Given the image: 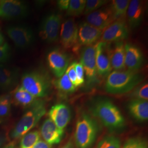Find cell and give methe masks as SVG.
Returning a JSON list of instances; mask_svg holds the SVG:
<instances>
[{
	"label": "cell",
	"mask_w": 148,
	"mask_h": 148,
	"mask_svg": "<svg viewBox=\"0 0 148 148\" xmlns=\"http://www.w3.org/2000/svg\"><path fill=\"white\" fill-rule=\"evenodd\" d=\"M90 111L108 128L119 130L125 126V119L119 109L107 99H99L90 107Z\"/></svg>",
	"instance_id": "6da1fadb"
},
{
	"label": "cell",
	"mask_w": 148,
	"mask_h": 148,
	"mask_svg": "<svg viewBox=\"0 0 148 148\" xmlns=\"http://www.w3.org/2000/svg\"><path fill=\"white\" fill-rule=\"evenodd\" d=\"M142 80V76L136 71L115 70L109 74L105 83V90L111 94H124L132 90Z\"/></svg>",
	"instance_id": "7a4b0ae2"
},
{
	"label": "cell",
	"mask_w": 148,
	"mask_h": 148,
	"mask_svg": "<svg viewBox=\"0 0 148 148\" xmlns=\"http://www.w3.org/2000/svg\"><path fill=\"white\" fill-rule=\"evenodd\" d=\"M99 130L98 124L95 119L86 112L82 113L76 122L74 134L77 148H90L95 142Z\"/></svg>",
	"instance_id": "3957f363"
},
{
	"label": "cell",
	"mask_w": 148,
	"mask_h": 148,
	"mask_svg": "<svg viewBox=\"0 0 148 148\" xmlns=\"http://www.w3.org/2000/svg\"><path fill=\"white\" fill-rule=\"evenodd\" d=\"M46 112L44 102L37 100L23 115L12 129L10 136L12 139H17L30 132L35 127Z\"/></svg>",
	"instance_id": "277c9868"
},
{
	"label": "cell",
	"mask_w": 148,
	"mask_h": 148,
	"mask_svg": "<svg viewBox=\"0 0 148 148\" xmlns=\"http://www.w3.org/2000/svg\"><path fill=\"white\" fill-rule=\"evenodd\" d=\"M21 86L37 98L48 95L51 84L48 77L45 74L38 71H32L23 75Z\"/></svg>",
	"instance_id": "5b68a950"
},
{
	"label": "cell",
	"mask_w": 148,
	"mask_h": 148,
	"mask_svg": "<svg viewBox=\"0 0 148 148\" xmlns=\"http://www.w3.org/2000/svg\"><path fill=\"white\" fill-rule=\"evenodd\" d=\"M62 17L57 13H52L45 18L41 23L39 35L48 43L57 42L59 38Z\"/></svg>",
	"instance_id": "8992f818"
},
{
	"label": "cell",
	"mask_w": 148,
	"mask_h": 148,
	"mask_svg": "<svg viewBox=\"0 0 148 148\" xmlns=\"http://www.w3.org/2000/svg\"><path fill=\"white\" fill-rule=\"evenodd\" d=\"M29 13L27 3L16 0L0 2V17L5 20H13L26 17Z\"/></svg>",
	"instance_id": "52a82bcc"
},
{
	"label": "cell",
	"mask_w": 148,
	"mask_h": 148,
	"mask_svg": "<svg viewBox=\"0 0 148 148\" xmlns=\"http://www.w3.org/2000/svg\"><path fill=\"white\" fill-rule=\"evenodd\" d=\"M128 35V28L125 20H116L102 31L100 42L106 43L122 42Z\"/></svg>",
	"instance_id": "ba28073f"
},
{
	"label": "cell",
	"mask_w": 148,
	"mask_h": 148,
	"mask_svg": "<svg viewBox=\"0 0 148 148\" xmlns=\"http://www.w3.org/2000/svg\"><path fill=\"white\" fill-rule=\"evenodd\" d=\"M102 30L90 25L86 22L80 24L78 27L77 41L73 48V51L77 53L82 46H88L95 45L100 40Z\"/></svg>",
	"instance_id": "9c48e42d"
},
{
	"label": "cell",
	"mask_w": 148,
	"mask_h": 148,
	"mask_svg": "<svg viewBox=\"0 0 148 148\" xmlns=\"http://www.w3.org/2000/svg\"><path fill=\"white\" fill-rule=\"evenodd\" d=\"M7 33L16 46L21 49L29 47L34 40V35L32 29L25 25L9 27L7 29Z\"/></svg>",
	"instance_id": "30bf717a"
},
{
	"label": "cell",
	"mask_w": 148,
	"mask_h": 148,
	"mask_svg": "<svg viewBox=\"0 0 148 148\" xmlns=\"http://www.w3.org/2000/svg\"><path fill=\"white\" fill-rule=\"evenodd\" d=\"M95 45L83 48L80 54V63L82 65L88 82H93L97 77V71L95 61Z\"/></svg>",
	"instance_id": "8fae6325"
},
{
	"label": "cell",
	"mask_w": 148,
	"mask_h": 148,
	"mask_svg": "<svg viewBox=\"0 0 148 148\" xmlns=\"http://www.w3.org/2000/svg\"><path fill=\"white\" fill-rule=\"evenodd\" d=\"M78 27L74 18H69L62 23L59 38L62 45L65 49L73 48L77 41Z\"/></svg>",
	"instance_id": "7c38bea8"
},
{
	"label": "cell",
	"mask_w": 148,
	"mask_h": 148,
	"mask_svg": "<svg viewBox=\"0 0 148 148\" xmlns=\"http://www.w3.org/2000/svg\"><path fill=\"white\" fill-rule=\"evenodd\" d=\"M110 48L108 43L99 42L96 43L95 61L97 74L104 76L111 71Z\"/></svg>",
	"instance_id": "4fadbf2b"
},
{
	"label": "cell",
	"mask_w": 148,
	"mask_h": 148,
	"mask_svg": "<svg viewBox=\"0 0 148 148\" xmlns=\"http://www.w3.org/2000/svg\"><path fill=\"white\" fill-rule=\"evenodd\" d=\"M48 65L54 75L60 77L68 68L69 59L68 56L58 49H54L48 54Z\"/></svg>",
	"instance_id": "5bb4252c"
},
{
	"label": "cell",
	"mask_w": 148,
	"mask_h": 148,
	"mask_svg": "<svg viewBox=\"0 0 148 148\" xmlns=\"http://www.w3.org/2000/svg\"><path fill=\"white\" fill-rule=\"evenodd\" d=\"M48 115L59 128L64 131L71 119V112L69 106L60 103L52 106L48 112Z\"/></svg>",
	"instance_id": "9a60e30c"
},
{
	"label": "cell",
	"mask_w": 148,
	"mask_h": 148,
	"mask_svg": "<svg viewBox=\"0 0 148 148\" xmlns=\"http://www.w3.org/2000/svg\"><path fill=\"white\" fill-rule=\"evenodd\" d=\"M114 21L110 7L99 9L88 14L86 17V23L102 31Z\"/></svg>",
	"instance_id": "2e32d148"
},
{
	"label": "cell",
	"mask_w": 148,
	"mask_h": 148,
	"mask_svg": "<svg viewBox=\"0 0 148 148\" xmlns=\"http://www.w3.org/2000/svg\"><path fill=\"white\" fill-rule=\"evenodd\" d=\"M64 133V131L60 130L49 118L43 122L40 133L44 141L51 146L60 143L63 137Z\"/></svg>",
	"instance_id": "e0dca14e"
},
{
	"label": "cell",
	"mask_w": 148,
	"mask_h": 148,
	"mask_svg": "<svg viewBox=\"0 0 148 148\" xmlns=\"http://www.w3.org/2000/svg\"><path fill=\"white\" fill-rule=\"evenodd\" d=\"M146 8L145 2L140 0L130 1L126 16L129 27L134 29L138 27L143 21Z\"/></svg>",
	"instance_id": "ac0fdd59"
},
{
	"label": "cell",
	"mask_w": 148,
	"mask_h": 148,
	"mask_svg": "<svg viewBox=\"0 0 148 148\" xmlns=\"http://www.w3.org/2000/svg\"><path fill=\"white\" fill-rule=\"evenodd\" d=\"M125 48V68L131 71H137L143 63V54L141 50L131 43L126 44Z\"/></svg>",
	"instance_id": "d6986e66"
},
{
	"label": "cell",
	"mask_w": 148,
	"mask_h": 148,
	"mask_svg": "<svg viewBox=\"0 0 148 148\" xmlns=\"http://www.w3.org/2000/svg\"><path fill=\"white\" fill-rule=\"evenodd\" d=\"M128 109L136 120L140 122L148 121V101L133 99L128 103Z\"/></svg>",
	"instance_id": "ffe728a7"
},
{
	"label": "cell",
	"mask_w": 148,
	"mask_h": 148,
	"mask_svg": "<svg viewBox=\"0 0 148 148\" xmlns=\"http://www.w3.org/2000/svg\"><path fill=\"white\" fill-rule=\"evenodd\" d=\"M110 55L112 69L116 71H122L126 68L125 65V48L123 43H116L114 47L110 48Z\"/></svg>",
	"instance_id": "44dd1931"
},
{
	"label": "cell",
	"mask_w": 148,
	"mask_h": 148,
	"mask_svg": "<svg viewBox=\"0 0 148 148\" xmlns=\"http://www.w3.org/2000/svg\"><path fill=\"white\" fill-rule=\"evenodd\" d=\"M17 73L0 64V88L7 89L16 84Z\"/></svg>",
	"instance_id": "7402d4cb"
},
{
	"label": "cell",
	"mask_w": 148,
	"mask_h": 148,
	"mask_svg": "<svg viewBox=\"0 0 148 148\" xmlns=\"http://www.w3.org/2000/svg\"><path fill=\"white\" fill-rule=\"evenodd\" d=\"M13 99L16 104L23 107H30L37 101L36 98L21 86L18 87L14 92Z\"/></svg>",
	"instance_id": "603a6c76"
},
{
	"label": "cell",
	"mask_w": 148,
	"mask_h": 148,
	"mask_svg": "<svg viewBox=\"0 0 148 148\" xmlns=\"http://www.w3.org/2000/svg\"><path fill=\"white\" fill-rule=\"evenodd\" d=\"M130 1L114 0L111 2V9L115 21L125 19Z\"/></svg>",
	"instance_id": "cb8c5ba5"
},
{
	"label": "cell",
	"mask_w": 148,
	"mask_h": 148,
	"mask_svg": "<svg viewBox=\"0 0 148 148\" xmlns=\"http://www.w3.org/2000/svg\"><path fill=\"white\" fill-rule=\"evenodd\" d=\"M54 84L57 90L63 94L73 93L76 90V87L71 82L66 73L58 79L56 80Z\"/></svg>",
	"instance_id": "d4e9b609"
},
{
	"label": "cell",
	"mask_w": 148,
	"mask_h": 148,
	"mask_svg": "<svg viewBox=\"0 0 148 148\" xmlns=\"http://www.w3.org/2000/svg\"><path fill=\"white\" fill-rule=\"evenodd\" d=\"M86 2V0H70L66 16H76L84 13Z\"/></svg>",
	"instance_id": "484cf974"
},
{
	"label": "cell",
	"mask_w": 148,
	"mask_h": 148,
	"mask_svg": "<svg viewBox=\"0 0 148 148\" xmlns=\"http://www.w3.org/2000/svg\"><path fill=\"white\" fill-rule=\"evenodd\" d=\"M40 139V134L37 131L27 133L21 137L19 148H32Z\"/></svg>",
	"instance_id": "4316f807"
},
{
	"label": "cell",
	"mask_w": 148,
	"mask_h": 148,
	"mask_svg": "<svg viewBox=\"0 0 148 148\" xmlns=\"http://www.w3.org/2000/svg\"><path fill=\"white\" fill-rule=\"evenodd\" d=\"M121 143L119 138L114 136H108L103 138L95 148H121Z\"/></svg>",
	"instance_id": "83f0119b"
},
{
	"label": "cell",
	"mask_w": 148,
	"mask_h": 148,
	"mask_svg": "<svg viewBox=\"0 0 148 148\" xmlns=\"http://www.w3.org/2000/svg\"><path fill=\"white\" fill-rule=\"evenodd\" d=\"M12 98L11 95L2 96L0 99V119L9 115L11 109Z\"/></svg>",
	"instance_id": "f1b7e54d"
},
{
	"label": "cell",
	"mask_w": 148,
	"mask_h": 148,
	"mask_svg": "<svg viewBox=\"0 0 148 148\" xmlns=\"http://www.w3.org/2000/svg\"><path fill=\"white\" fill-rule=\"evenodd\" d=\"M121 148H148V143L142 137L130 138Z\"/></svg>",
	"instance_id": "f546056e"
},
{
	"label": "cell",
	"mask_w": 148,
	"mask_h": 148,
	"mask_svg": "<svg viewBox=\"0 0 148 148\" xmlns=\"http://www.w3.org/2000/svg\"><path fill=\"white\" fill-rule=\"evenodd\" d=\"M106 0H87L86 2L85 10L84 14L87 16L90 13L99 10L103 5L108 3Z\"/></svg>",
	"instance_id": "4dcf8cb0"
},
{
	"label": "cell",
	"mask_w": 148,
	"mask_h": 148,
	"mask_svg": "<svg viewBox=\"0 0 148 148\" xmlns=\"http://www.w3.org/2000/svg\"><path fill=\"white\" fill-rule=\"evenodd\" d=\"M134 99L148 101V84L145 82L138 87L132 94Z\"/></svg>",
	"instance_id": "1f68e13d"
},
{
	"label": "cell",
	"mask_w": 148,
	"mask_h": 148,
	"mask_svg": "<svg viewBox=\"0 0 148 148\" xmlns=\"http://www.w3.org/2000/svg\"><path fill=\"white\" fill-rule=\"evenodd\" d=\"M75 70L76 75V77L77 80L78 86H79L84 83V69L80 63L75 62Z\"/></svg>",
	"instance_id": "d6a6232c"
},
{
	"label": "cell",
	"mask_w": 148,
	"mask_h": 148,
	"mask_svg": "<svg viewBox=\"0 0 148 148\" xmlns=\"http://www.w3.org/2000/svg\"><path fill=\"white\" fill-rule=\"evenodd\" d=\"M11 56V49L7 43L0 46V63L7 62Z\"/></svg>",
	"instance_id": "836d02e7"
},
{
	"label": "cell",
	"mask_w": 148,
	"mask_h": 148,
	"mask_svg": "<svg viewBox=\"0 0 148 148\" xmlns=\"http://www.w3.org/2000/svg\"><path fill=\"white\" fill-rule=\"evenodd\" d=\"M75 62L71 64L69 66H68L65 73L68 75L69 79L73 83V84L77 88L79 87V86L77 84V80L76 75V72L75 70Z\"/></svg>",
	"instance_id": "e575fe53"
},
{
	"label": "cell",
	"mask_w": 148,
	"mask_h": 148,
	"mask_svg": "<svg viewBox=\"0 0 148 148\" xmlns=\"http://www.w3.org/2000/svg\"><path fill=\"white\" fill-rule=\"evenodd\" d=\"M70 0H59L57 2V5L61 11H66L68 8Z\"/></svg>",
	"instance_id": "d590c367"
},
{
	"label": "cell",
	"mask_w": 148,
	"mask_h": 148,
	"mask_svg": "<svg viewBox=\"0 0 148 148\" xmlns=\"http://www.w3.org/2000/svg\"><path fill=\"white\" fill-rule=\"evenodd\" d=\"M32 148H51V147L44 140L40 139Z\"/></svg>",
	"instance_id": "8d00e7d4"
},
{
	"label": "cell",
	"mask_w": 148,
	"mask_h": 148,
	"mask_svg": "<svg viewBox=\"0 0 148 148\" xmlns=\"http://www.w3.org/2000/svg\"><path fill=\"white\" fill-rule=\"evenodd\" d=\"M60 148H75V147L73 142L71 139H70L68 142L65 143Z\"/></svg>",
	"instance_id": "74e56055"
},
{
	"label": "cell",
	"mask_w": 148,
	"mask_h": 148,
	"mask_svg": "<svg viewBox=\"0 0 148 148\" xmlns=\"http://www.w3.org/2000/svg\"><path fill=\"white\" fill-rule=\"evenodd\" d=\"M5 139L4 136L0 135V147L5 142Z\"/></svg>",
	"instance_id": "f35d334b"
},
{
	"label": "cell",
	"mask_w": 148,
	"mask_h": 148,
	"mask_svg": "<svg viewBox=\"0 0 148 148\" xmlns=\"http://www.w3.org/2000/svg\"><path fill=\"white\" fill-rule=\"evenodd\" d=\"M4 41V37L3 36L2 34L0 32V46H3L5 44Z\"/></svg>",
	"instance_id": "ab89813d"
},
{
	"label": "cell",
	"mask_w": 148,
	"mask_h": 148,
	"mask_svg": "<svg viewBox=\"0 0 148 148\" xmlns=\"http://www.w3.org/2000/svg\"><path fill=\"white\" fill-rule=\"evenodd\" d=\"M3 148H14V144L13 143H10L6 145L5 147H3Z\"/></svg>",
	"instance_id": "60d3db41"
},
{
	"label": "cell",
	"mask_w": 148,
	"mask_h": 148,
	"mask_svg": "<svg viewBox=\"0 0 148 148\" xmlns=\"http://www.w3.org/2000/svg\"><path fill=\"white\" fill-rule=\"evenodd\" d=\"M1 97H2V96H0V99H1Z\"/></svg>",
	"instance_id": "b9f144b4"
}]
</instances>
